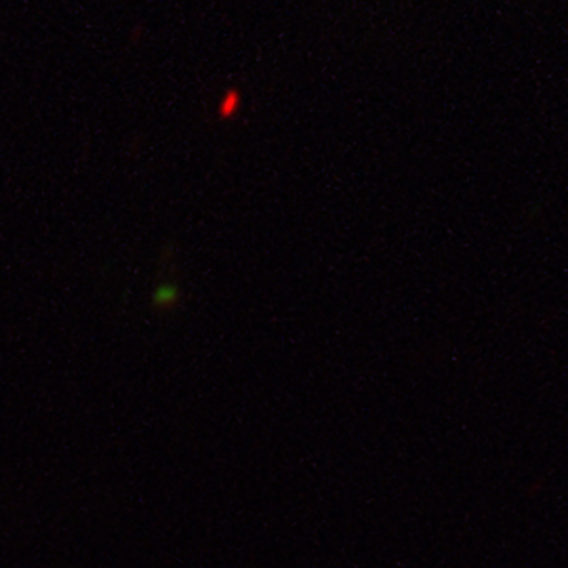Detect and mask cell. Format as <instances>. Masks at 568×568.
Segmentation results:
<instances>
[{
	"mask_svg": "<svg viewBox=\"0 0 568 568\" xmlns=\"http://www.w3.org/2000/svg\"><path fill=\"white\" fill-rule=\"evenodd\" d=\"M178 295H180V293H178V286H173V284H163V286H159V288L154 291V304H171V302H175V300H178Z\"/></svg>",
	"mask_w": 568,
	"mask_h": 568,
	"instance_id": "obj_1",
	"label": "cell"
}]
</instances>
